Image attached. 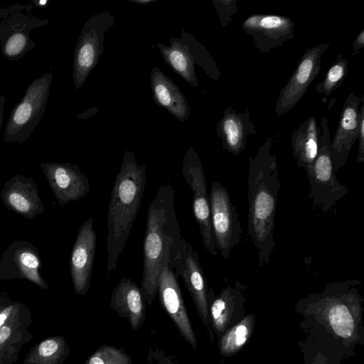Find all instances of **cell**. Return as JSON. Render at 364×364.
I'll use <instances>...</instances> for the list:
<instances>
[{
  "label": "cell",
  "instance_id": "obj_1",
  "mask_svg": "<svg viewBox=\"0 0 364 364\" xmlns=\"http://www.w3.org/2000/svg\"><path fill=\"white\" fill-rule=\"evenodd\" d=\"M360 280L334 281L294 305L302 319L297 347L304 364H342L364 345V298Z\"/></svg>",
  "mask_w": 364,
  "mask_h": 364
},
{
  "label": "cell",
  "instance_id": "obj_2",
  "mask_svg": "<svg viewBox=\"0 0 364 364\" xmlns=\"http://www.w3.org/2000/svg\"><path fill=\"white\" fill-rule=\"evenodd\" d=\"M247 185V232L257 253L259 265L263 267L269 264L275 248L274 230L281 186L271 139L250 159Z\"/></svg>",
  "mask_w": 364,
  "mask_h": 364
},
{
  "label": "cell",
  "instance_id": "obj_3",
  "mask_svg": "<svg viewBox=\"0 0 364 364\" xmlns=\"http://www.w3.org/2000/svg\"><path fill=\"white\" fill-rule=\"evenodd\" d=\"M171 184L160 185L148 209L143 245V274L140 289L150 306L156 294L159 274L182 237L174 208Z\"/></svg>",
  "mask_w": 364,
  "mask_h": 364
},
{
  "label": "cell",
  "instance_id": "obj_4",
  "mask_svg": "<svg viewBox=\"0 0 364 364\" xmlns=\"http://www.w3.org/2000/svg\"><path fill=\"white\" fill-rule=\"evenodd\" d=\"M146 181V166L130 151L124 152L107 211V275L114 271L140 208Z\"/></svg>",
  "mask_w": 364,
  "mask_h": 364
},
{
  "label": "cell",
  "instance_id": "obj_5",
  "mask_svg": "<svg viewBox=\"0 0 364 364\" xmlns=\"http://www.w3.org/2000/svg\"><path fill=\"white\" fill-rule=\"evenodd\" d=\"M318 151L314 162L304 168L310 185L309 198L323 213H328L348 193V188L336 176L331 156L328 121L322 117L320 122Z\"/></svg>",
  "mask_w": 364,
  "mask_h": 364
},
{
  "label": "cell",
  "instance_id": "obj_6",
  "mask_svg": "<svg viewBox=\"0 0 364 364\" xmlns=\"http://www.w3.org/2000/svg\"><path fill=\"white\" fill-rule=\"evenodd\" d=\"M53 81L50 73L34 79L21 100L12 109L4 131L5 143L26 141L45 113Z\"/></svg>",
  "mask_w": 364,
  "mask_h": 364
},
{
  "label": "cell",
  "instance_id": "obj_7",
  "mask_svg": "<svg viewBox=\"0 0 364 364\" xmlns=\"http://www.w3.org/2000/svg\"><path fill=\"white\" fill-rule=\"evenodd\" d=\"M168 265L176 275L183 282L193 301L202 324L208 329L213 341V333L210 328L207 279L200 263L199 256L193 247L181 238L171 251Z\"/></svg>",
  "mask_w": 364,
  "mask_h": 364
},
{
  "label": "cell",
  "instance_id": "obj_8",
  "mask_svg": "<svg viewBox=\"0 0 364 364\" xmlns=\"http://www.w3.org/2000/svg\"><path fill=\"white\" fill-rule=\"evenodd\" d=\"M157 46L165 62L183 80L196 87L198 80L195 65L198 64L215 80L220 73L213 58L191 34L182 31L181 37L170 39V46L158 43Z\"/></svg>",
  "mask_w": 364,
  "mask_h": 364
},
{
  "label": "cell",
  "instance_id": "obj_9",
  "mask_svg": "<svg viewBox=\"0 0 364 364\" xmlns=\"http://www.w3.org/2000/svg\"><path fill=\"white\" fill-rule=\"evenodd\" d=\"M114 19L107 11L95 14L85 23L75 48L73 79L75 90L82 87L104 50L105 33Z\"/></svg>",
  "mask_w": 364,
  "mask_h": 364
},
{
  "label": "cell",
  "instance_id": "obj_10",
  "mask_svg": "<svg viewBox=\"0 0 364 364\" xmlns=\"http://www.w3.org/2000/svg\"><path fill=\"white\" fill-rule=\"evenodd\" d=\"M210 220L218 251L223 259L230 257V251L240 241L242 228L239 214L232 203L228 189L214 181L209 195Z\"/></svg>",
  "mask_w": 364,
  "mask_h": 364
},
{
  "label": "cell",
  "instance_id": "obj_11",
  "mask_svg": "<svg viewBox=\"0 0 364 364\" xmlns=\"http://www.w3.org/2000/svg\"><path fill=\"white\" fill-rule=\"evenodd\" d=\"M182 174L193 192V215L200 228L204 247L211 255L215 256L218 251L211 225L207 182L201 161L192 148L183 156Z\"/></svg>",
  "mask_w": 364,
  "mask_h": 364
},
{
  "label": "cell",
  "instance_id": "obj_12",
  "mask_svg": "<svg viewBox=\"0 0 364 364\" xmlns=\"http://www.w3.org/2000/svg\"><path fill=\"white\" fill-rule=\"evenodd\" d=\"M329 46L330 43L317 45L307 49L300 58L292 75L279 94L275 106L277 116L287 114L302 98L321 72V58Z\"/></svg>",
  "mask_w": 364,
  "mask_h": 364
},
{
  "label": "cell",
  "instance_id": "obj_13",
  "mask_svg": "<svg viewBox=\"0 0 364 364\" xmlns=\"http://www.w3.org/2000/svg\"><path fill=\"white\" fill-rule=\"evenodd\" d=\"M41 267L38 248L28 241L15 240L0 258V280L26 279L42 289H47L48 285L40 273Z\"/></svg>",
  "mask_w": 364,
  "mask_h": 364
},
{
  "label": "cell",
  "instance_id": "obj_14",
  "mask_svg": "<svg viewBox=\"0 0 364 364\" xmlns=\"http://www.w3.org/2000/svg\"><path fill=\"white\" fill-rule=\"evenodd\" d=\"M246 291L247 287L239 281L234 286L228 284L216 296L212 288L209 290L210 326L218 339L245 316Z\"/></svg>",
  "mask_w": 364,
  "mask_h": 364
},
{
  "label": "cell",
  "instance_id": "obj_15",
  "mask_svg": "<svg viewBox=\"0 0 364 364\" xmlns=\"http://www.w3.org/2000/svg\"><path fill=\"white\" fill-rule=\"evenodd\" d=\"M166 260L159 274L157 294L162 309L166 312L180 335L193 348L198 346V340L188 316L178 277Z\"/></svg>",
  "mask_w": 364,
  "mask_h": 364
},
{
  "label": "cell",
  "instance_id": "obj_16",
  "mask_svg": "<svg viewBox=\"0 0 364 364\" xmlns=\"http://www.w3.org/2000/svg\"><path fill=\"white\" fill-rule=\"evenodd\" d=\"M40 167L61 207L85 198L89 193V179L77 165L43 162Z\"/></svg>",
  "mask_w": 364,
  "mask_h": 364
},
{
  "label": "cell",
  "instance_id": "obj_17",
  "mask_svg": "<svg viewBox=\"0 0 364 364\" xmlns=\"http://www.w3.org/2000/svg\"><path fill=\"white\" fill-rule=\"evenodd\" d=\"M92 218L80 227L70 255V274L75 293L85 295L90 289L96 252V234Z\"/></svg>",
  "mask_w": 364,
  "mask_h": 364
},
{
  "label": "cell",
  "instance_id": "obj_18",
  "mask_svg": "<svg viewBox=\"0 0 364 364\" xmlns=\"http://www.w3.org/2000/svg\"><path fill=\"white\" fill-rule=\"evenodd\" d=\"M364 96L350 92L341 110L336 134L331 141V156L333 168L337 171L348 159L350 151L358 139L360 119V107Z\"/></svg>",
  "mask_w": 364,
  "mask_h": 364
},
{
  "label": "cell",
  "instance_id": "obj_19",
  "mask_svg": "<svg viewBox=\"0 0 364 364\" xmlns=\"http://www.w3.org/2000/svg\"><path fill=\"white\" fill-rule=\"evenodd\" d=\"M294 26L291 18L273 14L252 15L242 23L243 30L262 53H268L291 40L294 36Z\"/></svg>",
  "mask_w": 364,
  "mask_h": 364
},
{
  "label": "cell",
  "instance_id": "obj_20",
  "mask_svg": "<svg viewBox=\"0 0 364 364\" xmlns=\"http://www.w3.org/2000/svg\"><path fill=\"white\" fill-rule=\"evenodd\" d=\"M4 207L27 219L43 213L38 185L31 177L16 174L6 181L0 193Z\"/></svg>",
  "mask_w": 364,
  "mask_h": 364
},
{
  "label": "cell",
  "instance_id": "obj_21",
  "mask_svg": "<svg viewBox=\"0 0 364 364\" xmlns=\"http://www.w3.org/2000/svg\"><path fill=\"white\" fill-rule=\"evenodd\" d=\"M217 134L221 139L223 150L238 156L245 149L247 138L257 134V131L248 109L237 112L228 107L218 124Z\"/></svg>",
  "mask_w": 364,
  "mask_h": 364
},
{
  "label": "cell",
  "instance_id": "obj_22",
  "mask_svg": "<svg viewBox=\"0 0 364 364\" xmlns=\"http://www.w3.org/2000/svg\"><path fill=\"white\" fill-rule=\"evenodd\" d=\"M31 314L28 307L21 308L0 327V364H11L18 359L21 348L32 337L29 331Z\"/></svg>",
  "mask_w": 364,
  "mask_h": 364
},
{
  "label": "cell",
  "instance_id": "obj_23",
  "mask_svg": "<svg viewBox=\"0 0 364 364\" xmlns=\"http://www.w3.org/2000/svg\"><path fill=\"white\" fill-rule=\"evenodd\" d=\"M146 305L140 287L129 278H122L112 292L109 306L137 331L145 321Z\"/></svg>",
  "mask_w": 364,
  "mask_h": 364
},
{
  "label": "cell",
  "instance_id": "obj_24",
  "mask_svg": "<svg viewBox=\"0 0 364 364\" xmlns=\"http://www.w3.org/2000/svg\"><path fill=\"white\" fill-rule=\"evenodd\" d=\"M151 88L157 105L181 122L188 119L191 110L185 95L159 68H154L151 70Z\"/></svg>",
  "mask_w": 364,
  "mask_h": 364
},
{
  "label": "cell",
  "instance_id": "obj_25",
  "mask_svg": "<svg viewBox=\"0 0 364 364\" xmlns=\"http://www.w3.org/2000/svg\"><path fill=\"white\" fill-rule=\"evenodd\" d=\"M320 131L316 118L311 116L293 132L291 146L299 168H305L315 160Z\"/></svg>",
  "mask_w": 364,
  "mask_h": 364
},
{
  "label": "cell",
  "instance_id": "obj_26",
  "mask_svg": "<svg viewBox=\"0 0 364 364\" xmlns=\"http://www.w3.org/2000/svg\"><path fill=\"white\" fill-rule=\"evenodd\" d=\"M70 348L62 336L47 338L33 346L26 355L24 364H63Z\"/></svg>",
  "mask_w": 364,
  "mask_h": 364
},
{
  "label": "cell",
  "instance_id": "obj_27",
  "mask_svg": "<svg viewBox=\"0 0 364 364\" xmlns=\"http://www.w3.org/2000/svg\"><path fill=\"white\" fill-rule=\"evenodd\" d=\"M255 323V315L251 313L226 330L218 339L220 354L223 357H230L237 353L251 338Z\"/></svg>",
  "mask_w": 364,
  "mask_h": 364
},
{
  "label": "cell",
  "instance_id": "obj_28",
  "mask_svg": "<svg viewBox=\"0 0 364 364\" xmlns=\"http://www.w3.org/2000/svg\"><path fill=\"white\" fill-rule=\"evenodd\" d=\"M348 73V61L342 55H338L336 60L328 69L323 80L316 86L318 94L329 96L345 80Z\"/></svg>",
  "mask_w": 364,
  "mask_h": 364
},
{
  "label": "cell",
  "instance_id": "obj_29",
  "mask_svg": "<svg viewBox=\"0 0 364 364\" xmlns=\"http://www.w3.org/2000/svg\"><path fill=\"white\" fill-rule=\"evenodd\" d=\"M84 364H133V363L124 349L102 345L87 358Z\"/></svg>",
  "mask_w": 364,
  "mask_h": 364
},
{
  "label": "cell",
  "instance_id": "obj_30",
  "mask_svg": "<svg viewBox=\"0 0 364 364\" xmlns=\"http://www.w3.org/2000/svg\"><path fill=\"white\" fill-rule=\"evenodd\" d=\"M35 44L24 32H15L6 40L2 47L3 54L10 60L23 57Z\"/></svg>",
  "mask_w": 364,
  "mask_h": 364
},
{
  "label": "cell",
  "instance_id": "obj_31",
  "mask_svg": "<svg viewBox=\"0 0 364 364\" xmlns=\"http://www.w3.org/2000/svg\"><path fill=\"white\" fill-rule=\"evenodd\" d=\"M15 301L5 292L0 294V327L2 326L22 306Z\"/></svg>",
  "mask_w": 364,
  "mask_h": 364
},
{
  "label": "cell",
  "instance_id": "obj_32",
  "mask_svg": "<svg viewBox=\"0 0 364 364\" xmlns=\"http://www.w3.org/2000/svg\"><path fill=\"white\" fill-rule=\"evenodd\" d=\"M214 6L219 14L221 23L225 27L231 16L237 11L236 1H214Z\"/></svg>",
  "mask_w": 364,
  "mask_h": 364
},
{
  "label": "cell",
  "instance_id": "obj_33",
  "mask_svg": "<svg viewBox=\"0 0 364 364\" xmlns=\"http://www.w3.org/2000/svg\"><path fill=\"white\" fill-rule=\"evenodd\" d=\"M358 151L356 158V163L364 162V102L360 106V119L358 134Z\"/></svg>",
  "mask_w": 364,
  "mask_h": 364
},
{
  "label": "cell",
  "instance_id": "obj_34",
  "mask_svg": "<svg viewBox=\"0 0 364 364\" xmlns=\"http://www.w3.org/2000/svg\"><path fill=\"white\" fill-rule=\"evenodd\" d=\"M364 47V29H363L357 36L354 42L353 43V50L355 53L358 52L359 50Z\"/></svg>",
  "mask_w": 364,
  "mask_h": 364
},
{
  "label": "cell",
  "instance_id": "obj_35",
  "mask_svg": "<svg viewBox=\"0 0 364 364\" xmlns=\"http://www.w3.org/2000/svg\"><path fill=\"white\" fill-rule=\"evenodd\" d=\"M5 102H6L5 97L1 95L0 96V129L1 128L2 122H3Z\"/></svg>",
  "mask_w": 364,
  "mask_h": 364
},
{
  "label": "cell",
  "instance_id": "obj_36",
  "mask_svg": "<svg viewBox=\"0 0 364 364\" xmlns=\"http://www.w3.org/2000/svg\"><path fill=\"white\" fill-rule=\"evenodd\" d=\"M130 1L141 4L143 5L149 4L151 2L156 1V0H129Z\"/></svg>",
  "mask_w": 364,
  "mask_h": 364
},
{
  "label": "cell",
  "instance_id": "obj_37",
  "mask_svg": "<svg viewBox=\"0 0 364 364\" xmlns=\"http://www.w3.org/2000/svg\"><path fill=\"white\" fill-rule=\"evenodd\" d=\"M159 364H178V363H172V362H168V363H159Z\"/></svg>",
  "mask_w": 364,
  "mask_h": 364
}]
</instances>
